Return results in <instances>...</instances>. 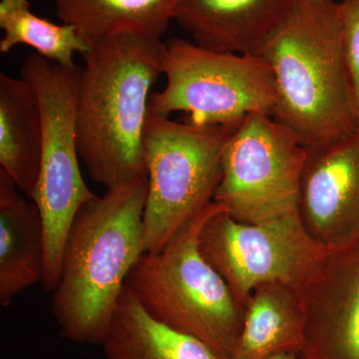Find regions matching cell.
I'll return each instance as SVG.
<instances>
[{"label":"cell","mask_w":359,"mask_h":359,"mask_svg":"<svg viewBox=\"0 0 359 359\" xmlns=\"http://www.w3.org/2000/svg\"><path fill=\"white\" fill-rule=\"evenodd\" d=\"M162 74L166 87L151 94L150 114L184 112L197 126H233L252 113H275V79L259 54L224 53L175 37L165 42Z\"/></svg>","instance_id":"7"},{"label":"cell","mask_w":359,"mask_h":359,"mask_svg":"<svg viewBox=\"0 0 359 359\" xmlns=\"http://www.w3.org/2000/svg\"><path fill=\"white\" fill-rule=\"evenodd\" d=\"M0 52L6 54L18 45H27L35 53L65 67H75L74 55L89 50L72 26L55 25L32 13L28 0L0 1Z\"/></svg>","instance_id":"18"},{"label":"cell","mask_w":359,"mask_h":359,"mask_svg":"<svg viewBox=\"0 0 359 359\" xmlns=\"http://www.w3.org/2000/svg\"><path fill=\"white\" fill-rule=\"evenodd\" d=\"M339 7L344 50L353 82L359 123V0H341Z\"/></svg>","instance_id":"19"},{"label":"cell","mask_w":359,"mask_h":359,"mask_svg":"<svg viewBox=\"0 0 359 359\" xmlns=\"http://www.w3.org/2000/svg\"><path fill=\"white\" fill-rule=\"evenodd\" d=\"M178 0H55L56 14L89 45L118 34L162 39Z\"/></svg>","instance_id":"16"},{"label":"cell","mask_w":359,"mask_h":359,"mask_svg":"<svg viewBox=\"0 0 359 359\" xmlns=\"http://www.w3.org/2000/svg\"><path fill=\"white\" fill-rule=\"evenodd\" d=\"M147 194V177L106 188L73 219L52 314L61 335L74 344H102L129 273L144 254Z\"/></svg>","instance_id":"3"},{"label":"cell","mask_w":359,"mask_h":359,"mask_svg":"<svg viewBox=\"0 0 359 359\" xmlns=\"http://www.w3.org/2000/svg\"><path fill=\"white\" fill-rule=\"evenodd\" d=\"M199 248L245 309L252 292L264 283L299 290L330 252L309 237L299 214L245 224L224 210L203 226Z\"/></svg>","instance_id":"9"},{"label":"cell","mask_w":359,"mask_h":359,"mask_svg":"<svg viewBox=\"0 0 359 359\" xmlns=\"http://www.w3.org/2000/svg\"><path fill=\"white\" fill-rule=\"evenodd\" d=\"M79 66L69 68L32 53L21 66V77L39 97L42 120V154L32 201L44 230V271L41 285L53 292L60 278L68 231L80 208L95 199L78 162L75 98Z\"/></svg>","instance_id":"5"},{"label":"cell","mask_w":359,"mask_h":359,"mask_svg":"<svg viewBox=\"0 0 359 359\" xmlns=\"http://www.w3.org/2000/svg\"><path fill=\"white\" fill-rule=\"evenodd\" d=\"M101 346L108 359H226L202 340L156 320L126 285Z\"/></svg>","instance_id":"15"},{"label":"cell","mask_w":359,"mask_h":359,"mask_svg":"<svg viewBox=\"0 0 359 359\" xmlns=\"http://www.w3.org/2000/svg\"><path fill=\"white\" fill-rule=\"evenodd\" d=\"M299 217L309 237L328 252L359 241V128L330 147L309 153Z\"/></svg>","instance_id":"11"},{"label":"cell","mask_w":359,"mask_h":359,"mask_svg":"<svg viewBox=\"0 0 359 359\" xmlns=\"http://www.w3.org/2000/svg\"><path fill=\"white\" fill-rule=\"evenodd\" d=\"M259 55L275 79L273 117L308 153L335 145L358 131L339 2L294 0Z\"/></svg>","instance_id":"1"},{"label":"cell","mask_w":359,"mask_h":359,"mask_svg":"<svg viewBox=\"0 0 359 359\" xmlns=\"http://www.w3.org/2000/svg\"><path fill=\"white\" fill-rule=\"evenodd\" d=\"M264 359H299V358L297 353H278Z\"/></svg>","instance_id":"20"},{"label":"cell","mask_w":359,"mask_h":359,"mask_svg":"<svg viewBox=\"0 0 359 359\" xmlns=\"http://www.w3.org/2000/svg\"><path fill=\"white\" fill-rule=\"evenodd\" d=\"M304 318L299 290L282 283L259 285L245 306L244 321L231 359H264L278 353L299 354Z\"/></svg>","instance_id":"17"},{"label":"cell","mask_w":359,"mask_h":359,"mask_svg":"<svg viewBox=\"0 0 359 359\" xmlns=\"http://www.w3.org/2000/svg\"><path fill=\"white\" fill-rule=\"evenodd\" d=\"M42 154L39 97L25 78L0 73V169L32 200Z\"/></svg>","instance_id":"14"},{"label":"cell","mask_w":359,"mask_h":359,"mask_svg":"<svg viewBox=\"0 0 359 359\" xmlns=\"http://www.w3.org/2000/svg\"><path fill=\"white\" fill-rule=\"evenodd\" d=\"M238 125L197 126L149 113L144 133L148 179L144 252H159L187 222L214 202L224 143Z\"/></svg>","instance_id":"6"},{"label":"cell","mask_w":359,"mask_h":359,"mask_svg":"<svg viewBox=\"0 0 359 359\" xmlns=\"http://www.w3.org/2000/svg\"><path fill=\"white\" fill-rule=\"evenodd\" d=\"M44 230L41 214L28 202L6 172L0 169V304L41 282Z\"/></svg>","instance_id":"13"},{"label":"cell","mask_w":359,"mask_h":359,"mask_svg":"<svg viewBox=\"0 0 359 359\" xmlns=\"http://www.w3.org/2000/svg\"><path fill=\"white\" fill-rule=\"evenodd\" d=\"M165 42L118 34L82 54L75 122L79 157L106 188L147 177L144 133Z\"/></svg>","instance_id":"2"},{"label":"cell","mask_w":359,"mask_h":359,"mask_svg":"<svg viewBox=\"0 0 359 359\" xmlns=\"http://www.w3.org/2000/svg\"><path fill=\"white\" fill-rule=\"evenodd\" d=\"M224 210L212 202L187 222L159 252H144L125 285L156 320L202 340L231 359L245 309L199 248L203 226Z\"/></svg>","instance_id":"4"},{"label":"cell","mask_w":359,"mask_h":359,"mask_svg":"<svg viewBox=\"0 0 359 359\" xmlns=\"http://www.w3.org/2000/svg\"><path fill=\"white\" fill-rule=\"evenodd\" d=\"M308 158V151L282 123L252 113L224 143L214 202L245 224L299 214Z\"/></svg>","instance_id":"8"},{"label":"cell","mask_w":359,"mask_h":359,"mask_svg":"<svg viewBox=\"0 0 359 359\" xmlns=\"http://www.w3.org/2000/svg\"><path fill=\"white\" fill-rule=\"evenodd\" d=\"M294 0H178L174 20L211 50L259 54Z\"/></svg>","instance_id":"12"},{"label":"cell","mask_w":359,"mask_h":359,"mask_svg":"<svg viewBox=\"0 0 359 359\" xmlns=\"http://www.w3.org/2000/svg\"><path fill=\"white\" fill-rule=\"evenodd\" d=\"M299 297V359H359V241L328 252Z\"/></svg>","instance_id":"10"}]
</instances>
